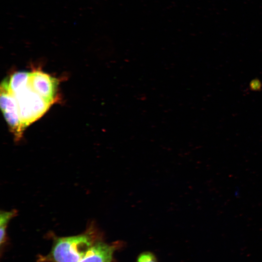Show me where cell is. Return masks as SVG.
<instances>
[{
    "instance_id": "obj_8",
    "label": "cell",
    "mask_w": 262,
    "mask_h": 262,
    "mask_svg": "<svg viewBox=\"0 0 262 262\" xmlns=\"http://www.w3.org/2000/svg\"><path fill=\"white\" fill-rule=\"evenodd\" d=\"M136 262H158L155 255L152 252H143L138 256Z\"/></svg>"
},
{
    "instance_id": "obj_1",
    "label": "cell",
    "mask_w": 262,
    "mask_h": 262,
    "mask_svg": "<svg viewBox=\"0 0 262 262\" xmlns=\"http://www.w3.org/2000/svg\"><path fill=\"white\" fill-rule=\"evenodd\" d=\"M97 234L92 226L82 234L57 238L48 257L52 262H79L98 241Z\"/></svg>"
},
{
    "instance_id": "obj_4",
    "label": "cell",
    "mask_w": 262,
    "mask_h": 262,
    "mask_svg": "<svg viewBox=\"0 0 262 262\" xmlns=\"http://www.w3.org/2000/svg\"><path fill=\"white\" fill-rule=\"evenodd\" d=\"M28 84L45 101L52 104L56 98L57 80L40 70L30 72Z\"/></svg>"
},
{
    "instance_id": "obj_9",
    "label": "cell",
    "mask_w": 262,
    "mask_h": 262,
    "mask_svg": "<svg viewBox=\"0 0 262 262\" xmlns=\"http://www.w3.org/2000/svg\"><path fill=\"white\" fill-rule=\"evenodd\" d=\"M249 87L251 90L260 91L262 89V84L259 80L255 79L251 81Z\"/></svg>"
},
{
    "instance_id": "obj_2",
    "label": "cell",
    "mask_w": 262,
    "mask_h": 262,
    "mask_svg": "<svg viewBox=\"0 0 262 262\" xmlns=\"http://www.w3.org/2000/svg\"><path fill=\"white\" fill-rule=\"evenodd\" d=\"M13 95L17 102L24 129L42 116L51 105L33 91L29 84Z\"/></svg>"
},
{
    "instance_id": "obj_3",
    "label": "cell",
    "mask_w": 262,
    "mask_h": 262,
    "mask_svg": "<svg viewBox=\"0 0 262 262\" xmlns=\"http://www.w3.org/2000/svg\"><path fill=\"white\" fill-rule=\"evenodd\" d=\"M1 110L16 140L22 136L24 128L21 124L18 106L15 97L5 89L0 87Z\"/></svg>"
},
{
    "instance_id": "obj_5",
    "label": "cell",
    "mask_w": 262,
    "mask_h": 262,
    "mask_svg": "<svg viewBox=\"0 0 262 262\" xmlns=\"http://www.w3.org/2000/svg\"><path fill=\"white\" fill-rule=\"evenodd\" d=\"M120 244H108L98 240L79 262H112L113 254Z\"/></svg>"
},
{
    "instance_id": "obj_7",
    "label": "cell",
    "mask_w": 262,
    "mask_h": 262,
    "mask_svg": "<svg viewBox=\"0 0 262 262\" xmlns=\"http://www.w3.org/2000/svg\"><path fill=\"white\" fill-rule=\"evenodd\" d=\"M16 211L13 210L10 211H1L0 214V245H2L6 238V230L8 223L12 218L16 214Z\"/></svg>"
},
{
    "instance_id": "obj_6",
    "label": "cell",
    "mask_w": 262,
    "mask_h": 262,
    "mask_svg": "<svg viewBox=\"0 0 262 262\" xmlns=\"http://www.w3.org/2000/svg\"><path fill=\"white\" fill-rule=\"evenodd\" d=\"M29 74L30 72L26 71L16 72L8 79L4 80L0 87L14 95L28 85Z\"/></svg>"
}]
</instances>
